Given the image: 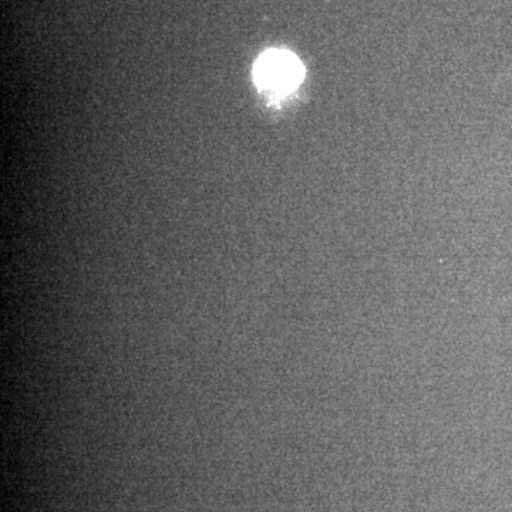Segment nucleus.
<instances>
[{
    "instance_id": "f257e3e1",
    "label": "nucleus",
    "mask_w": 512,
    "mask_h": 512,
    "mask_svg": "<svg viewBox=\"0 0 512 512\" xmlns=\"http://www.w3.org/2000/svg\"><path fill=\"white\" fill-rule=\"evenodd\" d=\"M303 66L298 57L284 50H269L255 64V82L265 92L286 94L301 84Z\"/></svg>"
}]
</instances>
